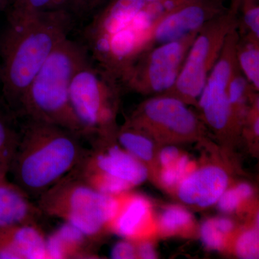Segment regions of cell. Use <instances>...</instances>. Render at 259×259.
Segmentation results:
<instances>
[{
	"instance_id": "obj_12",
	"label": "cell",
	"mask_w": 259,
	"mask_h": 259,
	"mask_svg": "<svg viewBox=\"0 0 259 259\" xmlns=\"http://www.w3.org/2000/svg\"><path fill=\"white\" fill-rule=\"evenodd\" d=\"M228 177L218 166H207L189 174L179 187V197L187 204L206 207L218 202L226 190Z\"/></svg>"
},
{
	"instance_id": "obj_13",
	"label": "cell",
	"mask_w": 259,
	"mask_h": 259,
	"mask_svg": "<svg viewBox=\"0 0 259 259\" xmlns=\"http://www.w3.org/2000/svg\"><path fill=\"white\" fill-rule=\"evenodd\" d=\"M0 259H47V238L35 225L0 226Z\"/></svg>"
},
{
	"instance_id": "obj_32",
	"label": "cell",
	"mask_w": 259,
	"mask_h": 259,
	"mask_svg": "<svg viewBox=\"0 0 259 259\" xmlns=\"http://www.w3.org/2000/svg\"><path fill=\"white\" fill-rule=\"evenodd\" d=\"M146 4H156V3H166L168 1H177V0H143Z\"/></svg>"
},
{
	"instance_id": "obj_27",
	"label": "cell",
	"mask_w": 259,
	"mask_h": 259,
	"mask_svg": "<svg viewBox=\"0 0 259 259\" xmlns=\"http://www.w3.org/2000/svg\"><path fill=\"white\" fill-rule=\"evenodd\" d=\"M178 149L174 146H168L162 150L160 153V161L163 168H166L174 164L180 158Z\"/></svg>"
},
{
	"instance_id": "obj_5",
	"label": "cell",
	"mask_w": 259,
	"mask_h": 259,
	"mask_svg": "<svg viewBox=\"0 0 259 259\" xmlns=\"http://www.w3.org/2000/svg\"><path fill=\"white\" fill-rule=\"evenodd\" d=\"M122 86L90 58L81 63L69 89L71 107L82 126L85 136L115 134V118Z\"/></svg>"
},
{
	"instance_id": "obj_28",
	"label": "cell",
	"mask_w": 259,
	"mask_h": 259,
	"mask_svg": "<svg viewBox=\"0 0 259 259\" xmlns=\"http://www.w3.org/2000/svg\"><path fill=\"white\" fill-rule=\"evenodd\" d=\"M109 0H79L81 16L99 10L107 4Z\"/></svg>"
},
{
	"instance_id": "obj_18",
	"label": "cell",
	"mask_w": 259,
	"mask_h": 259,
	"mask_svg": "<svg viewBox=\"0 0 259 259\" xmlns=\"http://www.w3.org/2000/svg\"><path fill=\"white\" fill-rule=\"evenodd\" d=\"M236 58L241 72L250 85L258 91L259 37L250 32H238Z\"/></svg>"
},
{
	"instance_id": "obj_14",
	"label": "cell",
	"mask_w": 259,
	"mask_h": 259,
	"mask_svg": "<svg viewBox=\"0 0 259 259\" xmlns=\"http://www.w3.org/2000/svg\"><path fill=\"white\" fill-rule=\"evenodd\" d=\"M44 215L37 204L13 182L0 180V226H38Z\"/></svg>"
},
{
	"instance_id": "obj_4",
	"label": "cell",
	"mask_w": 259,
	"mask_h": 259,
	"mask_svg": "<svg viewBox=\"0 0 259 259\" xmlns=\"http://www.w3.org/2000/svg\"><path fill=\"white\" fill-rule=\"evenodd\" d=\"M36 204L44 215L63 220L93 239L107 228L118 199L95 190L71 171L42 194Z\"/></svg>"
},
{
	"instance_id": "obj_22",
	"label": "cell",
	"mask_w": 259,
	"mask_h": 259,
	"mask_svg": "<svg viewBox=\"0 0 259 259\" xmlns=\"http://www.w3.org/2000/svg\"><path fill=\"white\" fill-rule=\"evenodd\" d=\"M190 160L187 156H180L174 164L163 168L161 173L162 182L168 187L180 184L190 174Z\"/></svg>"
},
{
	"instance_id": "obj_23",
	"label": "cell",
	"mask_w": 259,
	"mask_h": 259,
	"mask_svg": "<svg viewBox=\"0 0 259 259\" xmlns=\"http://www.w3.org/2000/svg\"><path fill=\"white\" fill-rule=\"evenodd\" d=\"M258 230L245 232L236 243V252L242 258L253 259L258 257Z\"/></svg>"
},
{
	"instance_id": "obj_26",
	"label": "cell",
	"mask_w": 259,
	"mask_h": 259,
	"mask_svg": "<svg viewBox=\"0 0 259 259\" xmlns=\"http://www.w3.org/2000/svg\"><path fill=\"white\" fill-rule=\"evenodd\" d=\"M137 256V250L128 241L118 242L112 248L111 257L115 259H132Z\"/></svg>"
},
{
	"instance_id": "obj_9",
	"label": "cell",
	"mask_w": 259,
	"mask_h": 259,
	"mask_svg": "<svg viewBox=\"0 0 259 259\" xmlns=\"http://www.w3.org/2000/svg\"><path fill=\"white\" fill-rule=\"evenodd\" d=\"M238 28L228 34L221 55L209 73L197 105L206 122L212 129L225 131L235 120L228 99V84L238 68L236 58Z\"/></svg>"
},
{
	"instance_id": "obj_8",
	"label": "cell",
	"mask_w": 259,
	"mask_h": 259,
	"mask_svg": "<svg viewBox=\"0 0 259 259\" xmlns=\"http://www.w3.org/2000/svg\"><path fill=\"white\" fill-rule=\"evenodd\" d=\"M125 126L155 136L177 139L192 137L200 131L197 117L187 104L164 94L148 99L140 105Z\"/></svg>"
},
{
	"instance_id": "obj_6",
	"label": "cell",
	"mask_w": 259,
	"mask_h": 259,
	"mask_svg": "<svg viewBox=\"0 0 259 259\" xmlns=\"http://www.w3.org/2000/svg\"><path fill=\"white\" fill-rule=\"evenodd\" d=\"M239 0H231L224 11L207 22L197 32L171 90L164 95L186 104H197L209 73L221 55L228 34L238 28Z\"/></svg>"
},
{
	"instance_id": "obj_15",
	"label": "cell",
	"mask_w": 259,
	"mask_h": 259,
	"mask_svg": "<svg viewBox=\"0 0 259 259\" xmlns=\"http://www.w3.org/2000/svg\"><path fill=\"white\" fill-rule=\"evenodd\" d=\"M126 192L115 195L118 208L107 228L125 238L139 236L146 226L150 215V206L144 197L128 195Z\"/></svg>"
},
{
	"instance_id": "obj_10",
	"label": "cell",
	"mask_w": 259,
	"mask_h": 259,
	"mask_svg": "<svg viewBox=\"0 0 259 259\" xmlns=\"http://www.w3.org/2000/svg\"><path fill=\"white\" fill-rule=\"evenodd\" d=\"M225 1L180 0L157 19L144 51L199 31L226 9Z\"/></svg>"
},
{
	"instance_id": "obj_7",
	"label": "cell",
	"mask_w": 259,
	"mask_h": 259,
	"mask_svg": "<svg viewBox=\"0 0 259 259\" xmlns=\"http://www.w3.org/2000/svg\"><path fill=\"white\" fill-rule=\"evenodd\" d=\"M197 32L141 53L122 75V88L144 95H162L171 90Z\"/></svg>"
},
{
	"instance_id": "obj_20",
	"label": "cell",
	"mask_w": 259,
	"mask_h": 259,
	"mask_svg": "<svg viewBox=\"0 0 259 259\" xmlns=\"http://www.w3.org/2000/svg\"><path fill=\"white\" fill-rule=\"evenodd\" d=\"M52 10H66L75 16H81L79 0H25L22 4L12 8L10 12L32 13Z\"/></svg>"
},
{
	"instance_id": "obj_25",
	"label": "cell",
	"mask_w": 259,
	"mask_h": 259,
	"mask_svg": "<svg viewBox=\"0 0 259 259\" xmlns=\"http://www.w3.org/2000/svg\"><path fill=\"white\" fill-rule=\"evenodd\" d=\"M243 200L236 188L225 191L217 202L221 210L230 212L235 210Z\"/></svg>"
},
{
	"instance_id": "obj_2",
	"label": "cell",
	"mask_w": 259,
	"mask_h": 259,
	"mask_svg": "<svg viewBox=\"0 0 259 259\" xmlns=\"http://www.w3.org/2000/svg\"><path fill=\"white\" fill-rule=\"evenodd\" d=\"M9 175L30 199H37L75 169L88 150L81 136L60 126L25 119Z\"/></svg>"
},
{
	"instance_id": "obj_11",
	"label": "cell",
	"mask_w": 259,
	"mask_h": 259,
	"mask_svg": "<svg viewBox=\"0 0 259 259\" xmlns=\"http://www.w3.org/2000/svg\"><path fill=\"white\" fill-rule=\"evenodd\" d=\"M81 163L125 181L132 187L141 185L148 177L147 168L139 158L116 145L106 151H87Z\"/></svg>"
},
{
	"instance_id": "obj_16",
	"label": "cell",
	"mask_w": 259,
	"mask_h": 259,
	"mask_svg": "<svg viewBox=\"0 0 259 259\" xmlns=\"http://www.w3.org/2000/svg\"><path fill=\"white\" fill-rule=\"evenodd\" d=\"M91 239L66 223L47 238V259L88 258V243Z\"/></svg>"
},
{
	"instance_id": "obj_24",
	"label": "cell",
	"mask_w": 259,
	"mask_h": 259,
	"mask_svg": "<svg viewBox=\"0 0 259 259\" xmlns=\"http://www.w3.org/2000/svg\"><path fill=\"white\" fill-rule=\"evenodd\" d=\"M226 236V233L214 223V219L206 221L201 228L202 241L211 249H221L224 246Z\"/></svg>"
},
{
	"instance_id": "obj_1",
	"label": "cell",
	"mask_w": 259,
	"mask_h": 259,
	"mask_svg": "<svg viewBox=\"0 0 259 259\" xmlns=\"http://www.w3.org/2000/svg\"><path fill=\"white\" fill-rule=\"evenodd\" d=\"M75 18L66 10L10 12L9 25L0 40L1 97L18 118L30 83L51 53L69 37Z\"/></svg>"
},
{
	"instance_id": "obj_17",
	"label": "cell",
	"mask_w": 259,
	"mask_h": 259,
	"mask_svg": "<svg viewBox=\"0 0 259 259\" xmlns=\"http://www.w3.org/2000/svg\"><path fill=\"white\" fill-rule=\"evenodd\" d=\"M19 119L0 97V180H8L20 140Z\"/></svg>"
},
{
	"instance_id": "obj_30",
	"label": "cell",
	"mask_w": 259,
	"mask_h": 259,
	"mask_svg": "<svg viewBox=\"0 0 259 259\" xmlns=\"http://www.w3.org/2000/svg\"><path fill=\"white\" fill-rule=\"evenodd\" d=\"M214 221L226 235L231 233L232 230L233 229V223L228 218H214Z\"/></svg>"
},
{
	"instance_id": "obj_19",
	"label": "cell",
	"mask_w": 259,
	"mask_h": 259,
	"mask_svg": "<svg viewBox=\"0 0 259 259\" xmlns=\"http://www.w3.org/2000/svg\"><path fill=\"white\" fill-rule=\"evenodd\" d=\"M116 136L124 149L135 157L143 161H149L152 158L153 143L146 136L140 134L139 131L124 126Z\"/></svg>"
},
{
	"instance_id": "obj_31",
	"label": "cell",
	"mask_w": 259,
	"mask_h": 259,
	"mask_svg": "<svg viewBox=\"0 0 259 259\" xmlns=\"http://www.w3.org/2000/svg\"><path fill=\"white\" fill-rule=\"evenodd\" d=\"M236 190H238V193L241 196L243 200L249 198L253 193L251 187L247 184H241L236 187Z\"/></svg>"
},
{
	"instance_id": "obj_21",
	"label": "cell",
	"mask_w": 259,
	"mask_h": 259,
	"mask_svg": "<svg viewBox=\"0 0 259 259\" xmlns=\"http://www.w3.org/2000/svg\"><path fill=\"white\" fill-rule=\"evenodd\" d=\"M192 222V215L186 209L172 206L165 209L160 218V226L163 231L174 233L182 230Z\"/></svg>"
},
{
	"instance_id": "obj_29",
	"label": "cell",
	"mask_w": 259,
	"mask_h": 259,
	"mask_svg": "<svg viewBox=\"0 0 259 259\" xmlns=\"http://www.w3.org/2000/svg\"><path fill=\"white\" fill-rule=\"evenodd\" d=\"M137 255L140 258L144 259L155 258L156 256L153 245L149 243H141L137 250Z\"/></svg>"
},
{
	"instance_id": "obj_3",
	"label": "cell",
	"mask_w": 259,
	"mask_h": 259,
	"mask_svg": "<svg viewBox=\"0 0 259 259\" xmlns=\"http://www.w3.org/2000/svg\"><path fill=\"white\" fill-rule=\"evenodd\" d=\"M88 56L82 42L69 37L63 40L30 83L18 118L49 122L72 131L81 138L85 136L71 107L69 89L74 73Z\"/></svg>"
}]
</instances>
